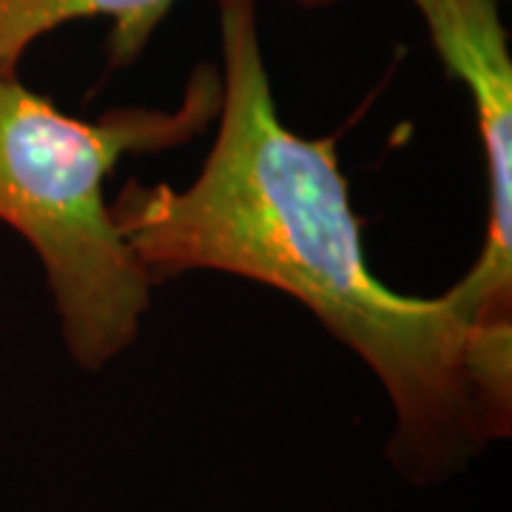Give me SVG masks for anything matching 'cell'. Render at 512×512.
Returning a JSON list of instances; mask_svg holds the SVG:
<instances>
[{
	"mask_svg": "<svg viewBox=\"0 0 512 512\" xmlns=\"http://www.w3.org/2000/svg\"><path fill=\"white\" fill-rule=\"evenodd\" d=\"M217 134L194 183L128 180L114 225L154 285L220 271L302 302L382 382L396 413L387 456L430 484L490 444L470 379L476 328L450 291L404 296L367 265L336 140L282 123L262 55L256 0H220Z\"/></svg>",
	"mask_w": 512,
	"mask_h": 512,
	"instance_id": "obj_1",
	"label": "cell"
},
{
	"mask_svg": "<svg viewBox=\"0 0 512 512\" xmlns=\"http://www.w3.org/2000/svg\"><path fill=\"white\" fill-rule=\"evenodd\" d=\"M220 97V69L200 63L177 109L123 106L80 120L26 89L18 72H0V222L35 248L66 353L83 370L106 367L140 339L154 291L114 225L106 177L126 154L197 140Z\"/></svg>",
	"mask_w": 512,
	"mask_h": 512,
	"instance_id": "obj_2",
	"label": "cell"
},
{
	"mask_svg": "<svg viewBox=\"0 0 512 512\" xmlns=\"http://www.w3.org/2000/svg\"><path fill=\"white\" fill-rule=\"evenodd\" d=\"M430 43L473 97L490 222L476 265L450 288L476 328L512 325V57L501 0H413Z\"/></svg>",
	"mask_w": 512,
	"mask_h": 512,
	"instance_id": "obj_3",
	"label": "cell"
},
{
	"mask_svg": "<svg viewBox=\"0 0 512 512\" xmlns=\"http://www.w3.org/2000/svg\"><path fill=\"white\" fill-rule=\"evenodd\" d=\"M177 0H0V72H18L20 57L43 35L72 20L106 18L111 66H126L143 55L154 29Z\"/></svg>",
	"mask_w": 512,
	"mask_h": 512,
	"instance_id": "obj_4",
	"label": "cell"
},
{
	"mask_svg": "<svg viewBox=\"0 0 512 512\" xmlns=\"http://www.w3.org/2000/svg\"><path fill=\"white\" fill-rule=\"evenodd\" d=\"M291 3H299V6H305V9H319V6H330V3H336V0H291Z\"/></svg>",
	"mask_w": 512,
	"mask_h": 512,
	"instance_id": "obj_5",
	"label": "cell"
}]
</instances>
